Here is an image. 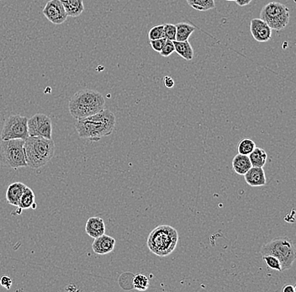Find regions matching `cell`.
<instances>
[{"instance_id": "836d02e7", "label": "cell", "mask_w": 296, "mask_h": 292, "mask_svg": "<svg viewBox=\"0 0 296 292\" xmlns=\"http://www.w3.org/2000/svg\"><path fill=\"white\" fill-rule=\"evenodd\" d=\"M252 0H236L235 2L238 4L239 6H246V5H249L250 3L252 2Z\"/></svg>"}, {"instance_id": "ba28073f", "label": "cell", "mask_w": 296, "mask_h": 292, "mask_svg": "<svg viewBox=\"0 0 296 292\" xmlns=\"http://www.w3.org/2000/svg\"><path fill=\"white\" fill-rule=\"evenodd\" d=\"M27 119L25 116L20 115L10 116L5 120L2 132H1V139L2 140H10V139H23L25 140L29 138L28 134V126H27Z\"/></svg>"}, {"instance_id": "ac0fdd59", "label": "cell", "mask_w": 296, "mask_h": 292, "mask_svg": "<svg viewBox=\"0 0 296 292\" xmlns=\"http://www.w3.org/2000/svg\"><path fill=\"white\" fill-rule=\"evenodd\" d=\"M248 157L252 167L264 168L267 162L268 155L265 149L255 147L253 151L248 155Z\"/></svg>"}, {"instance_id": "d6986e66", "label": "cell", "mask_w": 296, "mask_h": 292, "mask_svg": "<svg viewBox=\"0 0 296 292\" xmlns=\"http://www.w3.org/2000/svg\"><path fill=\"white\" fill-rule=\"evenodd\" d=\"M174 45L175 52L180 57L185 59L187 61H191L193 58V50L188 41H186V42L174 41Z\"/></svg>"}, {"instance_id": "484cf974", "label": "cell", "mask_w": 296, "mask_h": 292, "mask_svg": "<svg viewBox=\"0 0 296 292\" xmlns=\"http://www.w3.org/2000/svg\"><path fill=\"white\" fill-rule=\"evenodd\" d=\"M176 25L173 24H166L163 25V38L169 41L176 40Z\"/></svg>"}, {"instance_id": "7a4b0ae2", "label": "cell", "mask_w": 296, "mask_h": 292, "mask_svg": "<svg viewBox=\"0 0 296 292\" xmlns=\"http://www.w3.org/2000/svg\"><path fill=\"white\" fill-rule=\"evenodd\" d=\"M105 106V98L100 92L87 88L74 93L69 101V109L71 116L79 120L98 113Z\"/></svg>"}, {"instance_id": "603a6c76", "label": "cell", "mask_w": 296, "mask_h": 292, "mask_svg": "<svg viewBox=\"0 0 296 292\" xmlns=\"http://www.w3.org/2000/svg\"><path fill=\"white\" fill-rule=\"evenodd\" d=\"M255 147H256V144L253 141L251 140L249 138H243L238 143V153L248 156L253 151Z\"/></svg>"}, {"instance_id": "4dcf8cb0", "label": "cell", "mask_w": 296, "mask_h": 292, "mask_svg": "<svg viewBox=\"0 0 296 292\" xmlns=\"http://www.w3.org/2000/svg\"><path fill=\"white\" fill-rule=\"evenodd\" d=\"M164 84L167 88H174L175 85V82L174 79H172L171 77L165 76L164 78Z\"/></svg>"}, {"instance_id": "3957f363", "label": "cell", "mask_w": 296, "mask_h": 292, "mask_svg": "<svg viewBox=\"0 0 296 292\" xmlns=\"http://www.w3.org/2000/svg\"><path fill=\"white\" fill-rule=\"evenodd\" d=\"M27 166L37 170L52 160L55 154V143L52 139L42 137H29L24 143Z\"/></svg>"}, {"instance_id": "9c48e42d", "label": "cell", "mask_w": 296, "mask_h": 292, "mask_svg": "<svg viewBox=\"0 0 296 292\" xmlns=\"http://www.w3.org/2000/svg\"><path fill=\"white\" fill-rule=\"evenodd\" d=\"M27 126L29 137H42L52 139V120L44 114H36L29 118Z\"/></svg>"}, {"instance_id": "7c38bea8", "label": "cell", "mask_w": 296, "mask_h": 292, "mask_svg": "<svg viewBox=\"0 0 296 292\" xmlns=\"http://www.w3.org/2000/svg\"><path fill=\"white\" fill-rule=\"evenodd\" d=\"M115 246V238L103 234L98 238H94V241L92 244V248L94 253L104 255V254L111 253L114 250Z\"/></svg>"}, {"instance_id": "e575fe53", "label": "cell", "mask_w": 296, "mask_h": 292, "mask_svg": "<svg viewBox=\"0 0 296 292\" xmlns=\"http://www.w3.org/2000/svg\"><path fill=\"white\" fill-rule=\"evenodd\" d=\"M225 1H229V2H235L236 0H225Z\"/></svg>"}, {"instance_id": "30bf717a", "label": "cell", "mask_w": 296, "mask_h": 292, "mask_svg": "<svg viewBox=\"0 0 296 292\" xmlns=\"http://www.w3.org/2000/svg\"><path fill=\"white\" fill-rule=\"evenodd\" d=\"M43 15L54 25H61L69 17L61 0H49L43 9Z\"/></svg>"}, {"instance_id": "2e32d148", "label": "cell", "mask_w": 296, "mask_h": 292, "mask_svg": "<svg viewBox=\"0 0 296 292\" xmlns=\"http://www.w3.org/2000/svg\"><path fill=\"white\" fill-rule=\"evenodd\" d=\"M68 16L79 17L84 11L83 0H61Z\"/></svg>"}, {"instance_id": "1f68e13d", "label": "cell", "mask_w": 296, "mask_h": 292, "mask_svg": "<svg viewBox=\"0 0 296 292\" xmlns=\"http://www.w3.org/2000/svg\"><path fill=\"white\" fill-rule=\"evenodd\" d=\"M294 216H295V211H294V209H292L291 212L285 216L284 220L288 221V222H290V223H294V220H295L294 219Z\"/></svg>"}, {"instance_id": "4fadbf2b", "label": "cell", "mask_w": 296, "mask_h": 292, "mask_svg": "<svg viewBox=\"0 0 296 292\" xmlns=\"http://www.w3.org/2000/svg\"><path fill=\"white\" fill-rule=\"evenodd\" d=\"M244 177L247 184L252 187L264 186L267 182L264 168L252 167Z\"/></svg>"}, {"instance_id": "8fae6325", "label": "cell", "mask_w": 296, "mask_h": 292, "mask_svg": "<svg viewBox=\"0 0 296 292\" xmlns=\"http://www.w3.org/2000/svg\"><path fill=\"white\" fill-rule=\"evenodd\" d=\"M250 31L258 42H267L272 37V29L261 19H253L250 23Z\"/></svg>"}, {"instance_id": "277c9868", "label": "cell", "mask_w": 296, "mask_h": 292, "mask_svg": "<svg viewBox=\"0 0 296 292\" xmlns=\"http://www.w3.org/2000/svg\"><path fill=\"white\" fill-rule=\"evenodd\" d=\"M179 234L169 225H160L153 229L147 238V247L155 255L166 257L176 248Z\"/></svg>"}, {"instance_id": "e0dca14e", "label": "cell", "mask_w": 296, "mask_h": 292, "mask_svg": "<svg viewBox=\"0 0 296 292\" xmlns=\"http://www.w3.org/2000/svg\"><path fill=\"white\" fill-rule=\"evenodd\" d=\"M252 167V164L250 162L249 157L247 155L238 153L233 158V169L234 172L238 175H244Z\"/></svg>"}, {"instance_id": "f546056e", "label": "cell", "mask_w": 296, "mask_h": 292, "mask_svg": "<svg viewBox=\"0 0 296 292\" xmlns=\"http://www.w3.org/2000/svg\"><path fill=\"white\" fill-rule=\"evenodd\" d=\"M0 284H1L3 287H5V289H7V290H10L11 286H12V279L9 277V276H7V275H5V276H3V277L1 278V280H0Z\"/></svg>"}, {"instance_id": "d4e9b609", "label": "cell", "mask_w": 296, "mask_h": 292, "mask_svg": "<svg viewBox=\"0 0 296 292\" xmlns=\"http://www.w3.org/2000/svg\"><path fill=\"white\" fill-rule=\"evenodd\" d=\"M262 258L265 261V263L267 265L268 267L270 268L272 270H278L279 272H282L280 262L274 256L264 255L262 256Z\"/></svg>"}, {"instance_id": "d6a6232c", "label": "cell", "mask_w": 296, "mask_h": 292, "mask_svg": "<svg viewBox=\"0 0 296 292\" xmlns=\"http://www.w3.org/2000/svg\"><path fill=\"white\" fill-rule=\"evenodd\" d=\"M282 292H296L295 287L294 285H290V284H287L284 285V287L282 288Z\"/></svg>"}, {"instance_id": "4316f807", "label": "cell", "mask_w": 296, "mask_h": 292, "mask_svg": "<svg viewBox=\"0 0 296 292\" xmlns=\"http://www.w3.org/2000/svg\"><path fill=\"white\" fill-rule=\"evenodd\" d=\"M163 37V25H157L152 27L148 32V38L152 40L160 39Z\"/></svg>"}, {"instance_id": "83f0119b", "label": "cell", "mask_w": 296, "mask_h": 292, "mask_svg": "<svg viewBox=\"0 0 296 292\" xmlns=\"http://www.w3.org/2000/svg\"><path fill=\"white\" fill-rule=\"evenodd\" d=\"M174 52H175V48H174V42L167 40L162 49L160 52V54L161 57H168L171 56Z\"/></svg>"}, {"instance_id": "5bb4252c", "label": "cell", "mask_w": 296, "mask_h": 292, "mask_svg": "<svg viewBox=\"0 0 296 292\" xmlns=\"http://www.w3.org/2000/svg\"><path fill=\"white\" fill-rule=\"evenodd\" d=\"M86 234L93 238H98L106 234V224L103 219L98 216L88 218L85 225Z\"/></svg>"}, {"instance_id": "cb8c5ba5", "label": "cell", "mask_w": 296, "mask_h": 292, "mask_svg": "<svg viewBox=\"0 0 296 292\" xmlns=\"http://www.w3.org/2000/svg\"><path fill=\"white\" fill-rule=\"evenodd\" d=\"M149 284V279L146 275L138 274L133 277V285L136 290H141V291L147 290Z\"/></svg>"}, {"instance_id": "44dd1931", "label": "cell", "mask_w": 296, "mask_h": 292, "mask_svg": "<svg viewBox=\"0 0 296 292\" xmlns=\"http://www.w3.org/2000/svg\"><path fill=\"white\" fill-rule=\"evenodd\" d=\"M18 207L21 209L37 208L36 205V197L34 192L29 187H25V190L23 192L22 197L20 198Z\"/></svg>"}, {"instance_id": "6da1fadb", "label": "cell", "mask_w": 296, "mask_h": 292, "mask_svg": "<svg viewBox=\"0 0 296 292\" xmlns=\"http://www.w3.org/2000/svg\"><path fill=\"white\" fill-rule=\"evenodd\" d=\"M115 126V115L105 109L92 116L76 120L75 122L79 138L92 142H98L101 138L111 135Z\"/></svg>"}, {"instance_id": "ffe728a7", "label": "cell", "mask_w": 296, "mask_h": 292, "mask_svg": "<svg viewBox=\"0 0 296 292\" xmlns=\"http://www.w3.org/2000/svg\"><path fill=\"white\" fill-rule=\"evenodd\" d=\"M176 25V40L178 42H186L195 30V26L188 23H178Z\"/></svg>"}, {"instance_id": "52a82bcc", "label": "cell", "mask_w": 296, "mask_h": 292, "mask_svg": "<svg viewBox=\"0 0 296 292\" xmlns=\"http://www.w3.org/2000/svg\"><path fill=\"white\" fill-rule=\"evenodd\" d=\"M289 10L281 3L271 2L265 5L260 13V19L267 23L272 29L281 30L289 21Z\"/></svg>"}, {"instance_id": "7402d4cb", "label": "cell", "mask_w": 296, "mask_h": 292, "mask_svg": "<svg viewBox=\"0 0 296 292\" xmlns=\"http://www.w3.org/2000/svg\"><path fill=\"white\" fill-rule=\"evenodd\" d=\"M188 5L199 11H208L215 8V0H186Z\"/></svg>"}, {"instance_id": "5b68a950", "label": "cell", "mask_w": 296, "mask_h": 292, "mask_svg": "<svg viewBox=\"0 0 296 292\" xmlns=\"http://www.w3.org/2000/svg\"><path fill=\"white\" fill-rule=\"evenodd\" d=\"M262 255H272L279 259L282 272L289 270L296 258L294 243L288 237L275 238L266 243L261 249Z\"/></svg>"}, {"instance_id": "f1b7e54d", "label": "cell", "mask_w": 296, "mask_h": 292, "mask_svg": "<svg viewBox=\"0 0 296 292\" xmlns=\"http://www.w3.org/2000/svg\"><path fill=\"white\" fill-rule=\"evenodd\" d=\"M166 38H160V39L152 40L150 41V44L152 46V49L154 50L155 52H160L162 49L165 42H166Z\"/></svg>"}, {"instance_id": "9a60e30c", "label": "cell", "mask_w": 296, "mask_h": 292, "mask_svg": "<svg viewBox=\"0 0 296 292\" xmlns=\"http://www.w3.org/2000/svg\"><path fill=\"white\" fill-rule=\"evenodd\" d=\"M25 187L26 185L21 182H15L10 184L6 192V200L8 203L11 206H18Z\"/></svg>"}, {"instance_id": "8992f818", "label": "cell", "mask_w": 296, "mask_h": 292, "mask_svg": "<svg viewBox=\"0 0 296 292\" xmlns=\"http://www.w3.org/2000/svg\"><path fill=\"white\" fill-rule=\"evenodd\" d=\"M23 139L2 140L0 143V163L4 166L17 170L27 167Z\"/></svg>"}]
</instances>
